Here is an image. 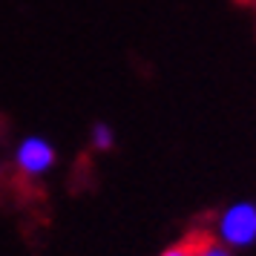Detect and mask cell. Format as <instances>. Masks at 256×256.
<instances>
[{
	"mask_svg": "<svg viewBox=\"0 0 256 256\" xmlns=\"http://www.w3.org/2000/svg\"><path fill=\"white\" fill-rule=\"evenodd\" d=\"M90 147H92L95 152H110L112 147H116V130L110 127V124H95L92 130H90Z\"/></svg>",
	"mask_w": 256,
	"mask_h": 256,
	"instance_id": "obj_4",
	"label": "cell"
},
{
	"mask_svg": "<svg viewBox=\"0 0 256 256\" xmlns=\"http://www.w3.org/2000/svg\"><path fill=\"white\" fill-rule=\"evenodd\" d=\"M12 164H14V173L20 176L24 182H38V178H44L46 173L55 170V164H58V150H55V144L49 138H44V136H26V138H20L18 147H14Z\"/></svg>",
	"mask_w": 256,
	"mask_h": 256,
	"instance_id": "obj_2",
	"label": "cell"
},
{
	"mask_svg": "<svg viewBox=\"0 0 256 256\" xmlns=\"http://www.w3.org/2000/svg\"><path fill=\"white\" fill-rule=\"evenodd\" d=\"M193 248H196V242H193V233H190L187 239L170 244V248H164L158 256H193Z\"/></svg>",
	"mask_w": 256,
	"mask_h": 256,
	"instance_id": "obj_5",
	"label": "cell"
},
{
	"mask_svg": "<svg viewBox=\"0 0 256 256\" xmlns=\"http://www.w3.org/2000/svg\"><path fill=\"white\" fill-rule=\"evenodd\" d=\"M213 239L230 250L256 244V202H233L219 213Z\"/></svg>",
	"mask_w": 256,
	"mask_h": 256,
	"instance_id": "obj_1",
	"label": "cell"
},
{
	"mask_svg": "<svg viewBox=\"0 0 256 256\" xmlns=\"http://www.w3.org/2000/svg\"><path fill=\"white\" fill-rule=\"evenodd\" d=\"M193 242H196L193 256H233L230 248L213 239V233H193Z\"/></svg>",
	"mask_w": 256,
	"mask_h": 256,
	"instance_id": "obj_3",
	"label": "cell"
}]
</instances>
